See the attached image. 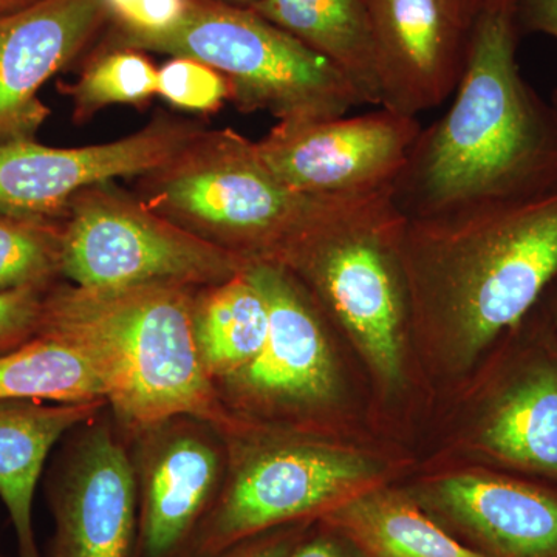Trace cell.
<instances>
[{
    "label": "cell",
    "instance_id": "11",
    "mask_svg": "<svg viewBox=\"0 0 557 557\" xmlns=\"http://www.w3.org/2000/svg\"><path fill=\"white\" fill-rule=\"evenodd\" d=\"M44 494L53 534L42 557H135L138 508L129 438L109 406L62 438Z\"/></svg>",
    "mask_w": 557,
    "mask_h": 557
},
{
    "label": "cell",
    "instance_id": "32",
    "mask_svg": "<svg viewBox=\"0 0 557 557\" xmlns=\"http://www.w3.org/2000/svg\"><path fill=\"white\" fill-rule=\"evenodd\" d=\"M539 306L544 309L549 321H552V324L555 325V329L557 330V273L556 276L553 277V281L549 282L541 300H539Z\"/></svg>",
    "mask_w": 557,
    "mask_h": 557
},
{
    "label": "cell",
    "instance_id": "27",
    "mask_svg": "<svg viewBox=\"0 0 557 557\" xmlns=\"http://www.w3.org/2000/svg\"><path fill=\"white\" fill-rule=\"evenodd\" d=\"M50 288L0 293V355L38 336L44 299Z\"/></svg>",
    "mask_w": 557,
    "mask_h": 557
},
{
    "label": "cell",
    "instance_id": "23",
    "mask_svg": "<svg viewBox=\"0 0 557 557\" xmlns=\"http://www.w3.org/2000/svg\"><path fill=\"white\" fill-rule=\"evenodd\" d=\"M157 75L159 69L145 51L102 46L65 89L72 98L73 120L87 123L110 106L146 108L157 97Z\"/></svg>",
    "mask_w": 557,
    "mask_h": 557
},
{
    "label": "cell",
    "instance_id": "20",
    "mask_svg": "<svg viewBox=\"0 0 557 557\" xmlns=\"http://www.w3.org/2000/svg\"><path fill=\"white\" fill-rule=\"evenodd\" d=\"M319 519L369 557H483L450 536L398 483L372 487Z\"/></svg>",
    "mask_w": 557,
    "mask_h": 557
},
{
    "label": "cell",
    "instance_id": "26",
    "mask_svg": "<svg viewBox=\"0 0 557 557\" xmlns=\"http://www.w3.org/2000/svg\"><path fill=\"white\" fill-rule=\"evenodd\" d=\"M110 35L152 36L174 28L188 13L190 0H104Z\"/></svg>",
    "mask_w": 557,
    "mask_h": 557
},
{
    "label": "cell",
    "instance_id": "19",
    "mask_svg": "<svg viewBox=\"0 0 557 557\" xmlns=\"http://www.w3.org/2000/svg\"><path fill=\"white\" fill-rule=\"evenodd\" d=\"M251 10L335 65L362 104L381 106L364 0H259Z\"/></svg>",
    "mask_w": 557,
    "mask_h": 557
},
{
    "label": "cell",
    "instance_id": "30",
    "mask_svg": "<svg viewBox=\"0 0 557 557\" xmlns=\"http://www.w3.org/2000/svg\"><path fill=\"white\" fill-rule=\"evenodd\" d=\"M515 20L520 36L541 33L557 39V0H519Z\"/></svg>",
    "mask_w": 557,
    "mask_h": 557
},
{
    "label": "cell",
    "instance_id": "7",
    "mask_svg": "<svg viewBox=\"0 0 557 557\" xmlns=\"http://www.w3.org/2000/svg\"><path fill=\"white\" fill-rule=\"evenodd\" d=\"M269 307V336L245 368L215 384L236 423L318 437L373 440V423L354 395L346 346L295 274L274 262H248Z\"/></svg>",
    "mask_w": 557,
    "mask_h": 557
},
{
    "label": "cell",
    "instance_id": "4",
    "mask_svg": "<svg viewBox=\"0 0 557 557\" xmlns=\"http://www.w3.org/2000/svg\"><path fill=\"white\" fill-rule=\"evenodd\" d=\"M401 223L392 193L383 194L311 230L274 262L302 282L357 355L376 428L410 413L426 392L412 350Z\"/></svg>",
    "mask_w": 557,
    "mask_h": 557
},
{
    "label": "cell",
    "instance_id": "15",
    "mask_svg": "<svg viewBox=\"0 0 557 557\" xmlns=\"http://www.w3.org/2000/svg\"><path fill=\"white\" fill-rule=\"evenodd\" d=\"M196 121L157 115L129 137L81 148H53L36 139L0 145V212L13 218L62 220L81 190L138 178L163 166L199 135Z\"/></svg>",
    "mask_w": 557,
    "mask_h": 557
},
{
    "label": "cell",
    "instance_id": "36",
    "mask_svg": "<svg viewBox=\"0 0 557 557\" xmlns=\"http://www.w3.org/2000/svg\"><path fill=\"white\" fill-rule=\"evenodd\" d=\"M0 557H3L2 555H0Z\"/></svg>",
    "mask_w": 557,
    "mask_h": 557
},
{
    "label": "cell",
    "instance_id": "13",
    "mask_svg": "<svg viewBox=\"0 0 557 557\" xmlns=\"http://www.w3.org/2000/svg\"><path fill=\"white\" fill-rule=\"evenodd\" d=\"M421 129L417 116L381 108L350 119L277 123L256 146L274 177L296 193L361 196L392 190Z\"/></svg>",
    "mask_w": 557,
    "mask_h": 557
},
{
    "label": "cell",
    "instance_id": "25",
    "mask_svg": "<svg viewBox=\"0 0 557 557\" xmlns=\"http://www.w3.org/2000/svg\"><path fill=\"white\" fill-rule=\"evenodd\" d=\"M157 97L172 108L194 113H214L231 101L228 79L205 62L171 57L159 69Z\"/></svg>",
    "mask_w": 557,
    "mask_h": 557
},
{
    "label": "cell",
    "instance_id": "9",
    "mask_svg": "<svg viewBox=\"0 0 557 557\" xmlns=\"http://www.w3.org/2000/svg\"><path fill=\"white\" fill-rule=\"evenodd\" d=\"M449 397L450 463L557 485V330L539 302Z\"/></svg>",
    "mask_w": 557,
    "mask_h": 557
},
{
    "label": "cell",
    "instance_id": "12",
    "mask_svg": "<svg viewBox=\"0 0 557 557\" xmlns=\"http://www.w3.org/2000/svg\"><path fill=\"white\" fill-rule=\"evenodd\" d=\"M137 486L135 557H189L228 472L222 429L180 413L127 434Z\"/></svg>",
    "mask_w": 557,
    "mask_h": 557
},
{
    "label": "cell",
    "instance_id": "21",
    "mask_svg": "<svg viewBox=\"0 0 557 557\" xmlns=\"http://www.w3.org/2000/svg\"><path fill=\"white\" fill-rule=\"evenodd\" d=\"M190 325L201 366L215 386L259 354L269 336V307L244 269L228 281L194 289Z\"/></svg>",
    "mask_w": 557,
    "mask_h": 557
},
{
    "label": "cell",
    "instance_id": "2",
    "mask_svg": "<svg viewBox=\"0 0 557 557\" xmlns=\"http://www.w3.org/2000/svg\"><path fill=\"white\" fill-rule=\"evenodd\" d=\"M515 14H485L469 35L456 100L421 129L392 186L405 219L557 189V119L523 79Z\"/></svg>",
    "mask_w": 557,
    "mask_h": 557
},
{
    "label": "cell",
    "instance_id": "17",
    "mask_svg": "<svg viewBox=\"0 0 557 557\" xmlns=\"http://www.w3.org/2000/svg\"><path fill=\"white\" fill-rule=\"evenodd\" d=\"M110 22L104 0H35L0 13V145L36 139L50 116L40 90Z\"/></svg>",
    "mask_w": 557,
    "mask_h": 557
},
{
    "label": "cell",
    "instance_id": "8",
    "mask_svg": "<svg viewBox=\"0 0 557 557\" xmlns=\"http://www.w3.org/2000/svg\"><path fill=\"white\" fill-rule=\"evenodd\" d=\"M102 46L186 57L228 79L242 112H267L278 123L329 120L362 106L335 65L251 9L190 0L171 30L152 36L109 35Z\"/></svg>",
    "mask_w": 557,
    "mask_h": 557
},
{
    "label": "cell",
    "instance_id": "24",
    "mask_svg": "<svg viewBox=\"0 0 557 557\" xmlns=\"http://www.w3.org/2000/svg\"><path fill=\"white\" fill-rule=\"evenodd\" d=\"M62 277V220L0 212V293L51 288Z\"/></svg>",
    "mask_w": 557,
    "mask_h": 557
},
{
    "label": "cell",
    "instance_id": "22",
    "mask_svg": "<svg viewBox=\"0 0 557 557\" xmlns=\"http://www.w3.org/2000/svg\"><path fill=\"white\" fill-rule=\"evenodd\" d=\"M7 398L87 403L106 399V394L100 376L78 348L38 335L0 355V399Z\"/></svg>",
    "mask_w": 557,
    "mask_h": 557
},
{
    "label": "cell",
    "instance_id": "16",
    "mask_svg": "<svg viewBox=\"0 0 557 557\" xmlns=\"http://www.w3.org/2000/svg\"><path fill=\"white\" fill-rule=\"evenodd\" d=\"M380 108L417 116L457 90L467 65L469 35L450 0H364Z\"/></svg>",
    "mask_w": 557,
    "mask_h": 557
},
{
    "label": "cell",
    "instance_id": "18",
    "mask_svg": "<svg viewBox=\"0 0 557 557\" xmlns=\"http://www.w3.org/2000/svg\"><path fill=\"white\" fill-rule=\"evenodd\" d=\"M106 406V399H0V500L16 534L20 557H42L33 523V502L51 450L70 431L97 417Z\"/></svg>",
    "mask_w": 557,
    "mask_h": 557
},
{
    "label": "cell",
    "instance_id": "34",
    "mask_svg": "<svg viewBox=\"0 0 557 557\" xmlns=\"http://www.w3.org/2000/svg\"><path fill=\"white\" fill-rule=\"evenodd\" d=\"M226 5L239 7V9H252L259 0H214Z\"/></svg>",
    "mask_w": 557,
    "mask_h": 557
},
{
    "label": "cell",
    "instance_id": "6",
    "mask_svg": "<svg viewBox=\"0 0 557 557\" xmlns=\"http://www.w3.org/2000/svg\"><path fill=\"white\" fill-rule=\"evenodd\" d=\"M222 432L228 445L225 485L189 557L322 518L372 487L397 483L412 463L375 440L318 437L236 421Z\"/></svg>",
    "mask_w": 557,
    "mask_h": 557
},
{
    "label": "cell",
    "instance_id": "33",
    "mask_svg": "<svg viewBox=\"0 0 557 557\" xmlns=\"http://www.w3.org/2000/svg\"><path fill=\"white\" fill-rule=\"evenodd\" d=\"M32 2H35V0H0V13L22 9V7Z\"/></svg>",
    "mask_w": 557,
    "mask_h": 557
},
{
    "label": "cell",
    "instance_id": "29",
    "mask_svg": "<svg viewBox=\"0 0 557 557\" xmlns=\"http://www.w3.org/2000/svg\"><path fill=\"white\" fill-rule=\"evenodd\" d=\"M292 557H369L350 539L317 519Z\"/></svg>",
    "mask_w": 557,
    "mask_h": 557
},
{
    "label": "cell",
    "instance_id": "1",
    "mask_svg": "<svg viewBox=\"0 0 557 557\" xmlns=\"http://www.w3.org/2000/svg\"><path fill=\"white\" fill-rule=\"evenodd\" d=\"M398 252L418 375L449 397L557 273V189L403 218Z\"/></svg>",
    "mask_w": 557,
    "mask_h": 557
},
{
    "label": "cell",
    "instance_id": "3",
    "mask_svg": "<svg viewBox=\"0 0 557 557\" xmlns=\"http://www.w3.org/2000/svg\"><path fill=\"white\" fill-rule=\"evenodd\" d=\"M194 289L60 282L44 299L38 335L78 348L100 376L110 412L126 434L180 413L205 418L223 431L234 420L194 343Z\"/></svg>",
    "mask_w": 557,
    "mask_h": 557
},
{
    "label": "cell",
    "instance_id": "5",
    "mask_svg": "<svg viewBox=\"0 0 557 557\" xmlns=\"http://www.w3.org/2000/svg\"><path fill=\"white\" fill-rule=\"evenodd\" d=\"M137 180L135 194L194 236L244 262H276L311 230L379 196H306L274 177L256 141L205 127Z\"/></svg>",
    "mask_w": 557,
    "mask_h": 557
},
{
    "label": "cell",
    "instance_id": "31",
    "mask_svg": "<svg viewBox=\"0 0 557 557\" xmlns=\"http://www.w3.org/2000/svg\"><path fill=\"white\" fill-rule=\"evenodd\" d=\"M467 27L472 28L474 22L485 14H516L519 0H450Z\"/></svg>",
    "mask_w": 557,
    "mask_h": 557
},
{
    "label": "cell",
    "instance_id": "28",
    "mask_svg": "<svg viewBox=\"0 0 557 557\" xmlns=\"http://www.w3.org/2000/svg\"><path fill=\"white\" fill-rule=\"evenodd\" d=\"M313 522L306 520L273 528L203 557H292Z\"/></svg>",
    "mask_w": 557,
    "mask_h": 557
},
{
    "label": "cell",
    "instance_id": "14",
    "mask_svg": "<svg viewBox=\"0 0 557 557\" xmlns=\"http://www.w3.org/2000/svg\"><path fill=\"white\" fill-rule=\"evenodd\" d=\"M409 497L483 557H557V485L475 465L431 469Z\"/></svg>",
    "mask_w": 557,
    "mask_h": 557
},
{
    "label": "cell",
    "instance_id": "35",
    "mask_svg": "<svg viewBox=\"0 0 557 557\" xmlns=\"http://www.w3.org/2000/svg\"><path fill=\"white\" fill-rule=\"evenodd\" d=\"M549 104H552L553 112H555L557 119V87L552 91V97H549Z\"/></svg>",
    "mask_w": 557,
    "mask_h": 557
},
{
    "label": "cell",
    "instance_id": "10",
    "mask_svg": "<svg viewBox=\"0 0 557 557\" xmlns=\"http://www.w3.org/2000/svg\"><path fill=\"white\" fill-rule=\"evenodd\" d=\"M245 265L116 182L81 190L62 219V277L78 287L200 288L228 281Z\"/></svg>",
    "mask_w": 557,
    "mask_h": 557
}]
</instances>
